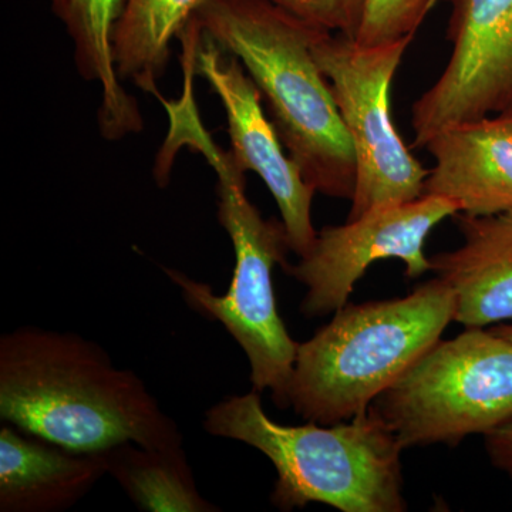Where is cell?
I'll return each mask as SVG.
<instances>
[{
	"instance_id": "15",
	"label": "cell",
	"mask_w": 512,
	"mask_h": 512,
	"mask_svg": "<svg viewBox=\"0 0 512 512\" xmlns=\"http://www.w3.org/2000/svg\"><path fill=\"white\" fill-rule=\"evenodd\" d=\"M204 0H124L114 29V62L121 80L151 94L167 70L171 43L181 36Z\"/></svg>"
},
{
	"instance_id": "11",
	"label": "cell",
	"mask_w": 512,
	"mask_h": 512,
	"mask_svg": "<svg viewBox=\"0 0 512 512\" xmlns=\"http://www.w3.org/2000/svg\"><path fill=\"white\" fill-rule=\"evenodd\" d=\"M433 157L423 195L456 202L470 217L512 208V104L507 109L464 121L426 144Z\"/></svg>"
},
{
	"instance_id": "19",
	"label": "cell",
	"mask_w": 512,
	"mask_h": 512,
	"mask_svg": "<svg viewBox=\"0 0 512 512\" xmlns=\"http://www.w3.org/2000/svg\"><path fill=\"white\" fill-rule=\"evenodd\" d=\"M484 443L491 463L512 481V420L484 434Z\"/></svg>"
},
{
	"instance_id": "20",
	"label": "cell",
	"mask_w": 512,
	"mask_h": 512,
	"mask_svg": "<svg viewBox=\"0 0 512 512\" xmlns=\"http://www.w3.org/2000/svg\"><path fill=\"white\" fill-rule=\"evenodd\" d=\"M491 329H493L495 333H498V335L504 336V338L512 342V323H498V326H494V328Z\"/></svg>"
},
{
	"instance_id": "8",
	"label": "cell",
	"mask_w": 512,
	"mask_h": 512,
	"mask_svg": "<svg viewBox=\"0 0 512 512\" xmlns=\"http://www.w3.org/2000/svg\"><path fill=\"white\" fill-rule=\"evenodd\" d=\"M458 214L456 202L421 195L342 225L323 227L308 254L284 268L306 288L299 308L302 315L322 318L339 311L373 262L399 259L406 266L407 279L431 272L430 258L424 254L427 238L437 225Z\"/></svg>"
},
{
	"instance_id": "6",
	"label": "cell",
	"mask_w": 512,
	"mask_h": 512,
	"mask_svg": "<svg viewBox=\"0 0 512 512\" xmlns=\"http://www.w3.org/2000/svg\"><path fill=\"white\" fill-rule=\"evenodd\" d=\"M370 410L404 450L484 436L512 420V342L484 328L439 339Z\"/></svg>"
},
{
	"instance_id": "2",
	"label": "cell",
	"mask_w": 512,
	"mask_h": 512,
	"mask_svg": "<svg viewBox=\"0 0 512 512\" xmlns=\"http://www.w3.org/2000/svg\"><path fill=\"white\" fill-rule=\"evenodd\" d=\"M170 130L160 160L173 165L180 148L200 153L218 178V221L227 231L235 254V268L227 293L215 295L211 286L194 281L177 269L165 274L183 293L191 309L217 320L244 350L251 366L252 390H269L278 409L289 407V383L298 345L276 308L272 272L288 265L289 248L282 221L265 220L247 195V178L229 151L212 140L198 113L192 90L180 99L164 101Z\"/></svg>"
},
{
	"instance_id": "5",
	"label": "cell",
	"mask_w": 512,
	"mask_h": 512,
	"mask_svg": "<svg viewBox=\"0 0 512 512\" xmlns=\"http://www.w3.org/2000/svg\"><path fill=\"white\" fill-rule=\"evenodd\" d=\"M454 315L456 296L437 276L404 298L346 303L299 343L289 407L325 426L352 420L441 339Z\"/></svg>"
},
{
	"instance_id": "10",
	"label": "cell",
	"mask_w": 512,
	"mask_h": 512,
	"mask_svg": "<svg viewBox=\"0 0 512 512\" xmlns=\"http://www.w3.org/2000/svg\"><path fill=\"white\" fill-rule=\"evenodd\" d=\"M181 36L190 40L194 73L207 80L224 106L231 138L229 153L244 173L254 171L264 181L281 212L289 248L301 258L318 235L312 222L316 191L289 157L274 123L266 117L261 92L237 57L208 39L194 18Z\"/></svg>"
},
{
	"instance_id": "9",
	"label": "cell",
	"mask_w": 512,
	"mask_h": 512,
	"mask_svg": "<svg viewBox=\"0 0 512 512\" xmlns=\"http://www.w3.org/2000/svg\"><path fill=\"white\" fill-rule=\"evenodd\" d=\"M451 55L412 107L413 147L512 104V0H447Z\"/></svg>"
},
{
	"instance_id": "3",
	"label": "cell",
	"mask_w": 512,
	"mask_h": 512,
	"mask_svg": "<svg viewBox=\"0 0 512 512\" xmlns=\"http://www.w3.org/2000/svg\"><path fill=\"white\" fill-rule=\"evenodd\" d=\"M198 28L235 56L268 104L289 157L313 190L352 200L356 156L325 74L312 53L319 28L271 0H204Z\"/></svg>"
},
{
	"instance_id": "17",
	"label": "cell",
	"mask_w": 512,
	"mask_h": 512,
	"mask_svg": "<svg viewBox=\"0 0 512 512\" xmlns=\"http://www.w3.org/2000/svg\"><path fill=\"white\" fill-rule=\"evenodd\" d=\"M439 0H366L355 40L362 46H382L414 39Z\"/></svg>"
},
{
	"instance_id": "14",
	"label": "cell",
	"mask_w": 512,
	"mask_h": 512,
	"mask_svg": "<svg viewBox=\"0 0 512 512\" xmlns=\"http://www.w3.org/2000/svg\"><path fill=\"white\" fill-rule=\"evenodd\" d=\"M74 47L80 76L99 84L100 133L117 141L144 128L137 100L124 89L114 62L113 37L124 0H50Z\"/></svg>"
},
{
	"instance_id": "16",
	"label": "cell",
	"mask_w": 512,
	"mask_h": 512,
	"mask_svg": "<svg viewBox=\"0 0 512 512\" xmlns=\"http://www.w3.org/2000/svg\"><path fill=\"white\" fill-rule=\"evenodd\" d=\"M103 453L107 474L140 511H221L198 491L183 447H143L128 441Z\"/></svg>"
},
{
	"instance_id": "7",
	"label": "cell",
	"mask_w": 512,
	"mask_h": 512,
	"mask_svg": "<svg viewBox=\"0 0 512 512\" xmlns=\"http://www.w3.org/2000/svg\"><path fill=\"white\" fill-rule=\"evenodd\" d=\"M413 39L362 46L319 30L312 53L325 74L356 156V188L348 221L387 205L417 200L429 170L410 153L390 113V89Z\"/></svg>"
},
{
	"instance_id": "12",
	"label": "cell",
	"mask_w": 512,
	"mask_h": 512,
	"mask_svg": "<svg viewBox=\"0 0 512 512\" xmlns=\"http://www.w3.org/2000/svg\"><path fill=\"white\" fill-rule=\"evenodd\" d=\"M463 244L430 256L431 272L456 296L454 322L485 328L512 320V208L500 214H458Z\"/></svg>"
},
{
	"instance_id": "18",
	"label": "cell",
	"mask_w": 512,
	"mask_h": 512,
	"mask_svg": "<svg viewBox=\"0 0 512 512\" xmlns=\"http://www.w3.org/2000/svg\"><path fill=\"white\" fill-rule=\"evenodd\" d=\"M296 18L332 33L355 39L365 13L366 0H271Z\"/></svg>"
},
{
	"instance_id": "1",
	"label": "cell",
	"mask_w": 512,
	"mask_h": 512,
	"mask_svg": "<svg viewBox=\"0 0 512 512\" xmlns=\"http://www.w3.org/2000/svg\"><path fill=\"white\" fill-rule=\"evenodd\" d=\"M0 420L57 446L183 447L180 427L137 373L79 333L20 326L0 336Z\"/></svg>"
},
{
	"instance_id": "13",
	"label": "cell",
	"mask_w": 512,
	"mask_h": 512,
	"mask_svg": "<svg viewBox=\"0 0 512 512\" xmlns=\"http://www.w3.org/2000/svg\"><path fill=\"white\" fill-rule=\"evenodd\" d=\"M107 476L104 453H80L3 423L0 512H62Z\"/></svg>"
},
{
	"instance_id": "4",
	"label": "cell",
	"mask_w": 512,
	"mask_h": 512,
	"mask_svg": "<svg viewBox=\"0 0 512 512\" xmlns=\"http://www.w3.org/2000/svg\"><path fill=\"white\" fill-rule=\"evenodd\" d=\"M211 436L241 441L274 464L271 503L292 511L311 503L342 512H403L404 448L372 410L352 420L302 426L276 423L261 393L229 396L205 413Z\"/></svg>"
},
{
	"instance_id": "21",
	"label": "cell",
	"mask_w": 512,
	"mask_h": 512,
	"mask_svg": "<svg viewBox=\"0 0 512 512\" xmlns=\"http://www.w3.org/2000/svg\"><path fill=\"white\" fill-rule=\"evenodd\" d=\"M185 73H191V70H188V72H187V70H185L184 74H185ZM191 74H192V76H194V73H191ZM184 77H185V76H184ZM158 94H160V93H158ZM158 94H157V96H158ZM160 183H161V181H160ZM161 184H164V183H161ZM165 184H167V183H165Z\"/></svg>"
}]
</instances>
